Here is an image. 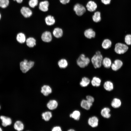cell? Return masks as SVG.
<instances>
[{
    "label": "cell",
    "mask_w": 131,
    "mask_h": 131,
    "mask_svg": "<svg viewBox=\"0 0 131 131\" xmlns=\"http://www.w3.org/2000/svg\"><path fill=\"white\" fill-rule=\"evenodd\" d=\"M103 58V55L100 51L98 50L96 52L95 54L91 59L92 64L95 68H99L101 67Z\"/></svg>",
    "instance_id": "cell-1"
},
{
    "label": "cell",
    "mask_w": 131,
    "mask_h": 131,
    "mask_svg": "<svg viewBox=\"0 0 131 131\" xmlns=\"http://www.w3.org/2000/svg\"><path fill=\"white\" fill-rule=\"evenodd\" d=\"M90 62L89 58L86 57L83 54H81L76 60V63L78 66L81 68L87 67Z\"/></svg>",
    "instance_id": "cell-2"
},
{
    "label": "cell",
    "mask_w": 131,
    "mask_h": 131,
    "mask_svg": "<svg viewBox=\"0 0 131 131\" xmlns=\"http://www.w3.org/2000/svg\"><path fill=\"white\" fill-rule=\"evenodd\" d=\"M34 62L32 61H28L26 59L21 62L20 64V70L24 73H25L33 66Z\"/></svg>",
    "instance_id": "cell-3"
},
{
    "label": "cell",
    "mask_w": 131,
    "mask_h": 131,
    "mask_svg": "<svg viewBox=\"0 0 131 131\" xmlns=\"http://www.w3.org/2000/svg\"><path fill=\"white\" fill-rule=\"evenodd\" d=\"M128 49V47L126 44L118 42L115 44L114 51L116 53L121 54L126 52Z\"/></svg>",
    "instance_id": "cell-4"
},
{
    "label": "cell",
    "mask_w": 131,
    "mask_h": 131,
    "mask_svg": "<svg viewBox=\"0 0 131 131\" xmlns=\"http://www.w3.org/2000/svg\"><path fill=\"white\" fill-rule=\"evenodd\" d=\"M73 9L75 14L79 16L83 15L86 11L85 7L79 3H77L74 5Z\"/></svg>",
    "instance_id": "cell-5"
},
{
    "label": "cell",
    "mask_w": 131,
    "mask_h": 131,
    "mask_svg": "<svg viewBox=\"0 0 131 131\" xmlns=\"http://www.w3.org/2000/svg\"><path fill=\"white\" fill-rule=\"evenodd\" d=\"M21 15L25 18L30 17L32 15L33 12L30 7L25 6L22 7L20 10Z\"/></svg>",
    "instance_id": "cell-6"
},
{
    "label": "cell",
    "mask_w": 131,
    "mask_h": 131,
    "mask_svg": "<svg viewBox=\"0 0 131 131\" xmlns=\"http://www.w3.org/2000/svg\"><path fill=\"white\" fill-rule=\"evenodd\" d=\"M85 7L88 11L90 12H93L96 10L97 8V5L94 1L90 0L88 2Z\"/></svg>",
    "instance_id": "cell-7"
},
{
    "label": "cell",
    "mask_w": 131,
    "mask_h": 131,
    "mask_svg": "<svg viewBox=\"0 0 131 131\" xmlns=\"http://www.w3.org/2000/svg\"><path fill=\"white\" fill-rule=\"evenodd\" d=\"M83 34L85 37L88 39L95 38L96 34V32L91 28L85 29L84 32Z\"/></svg>",
    "instance_id": "cell-8"
},
{
    "label": "cell",
    "mask_w": 131,
    "mask_h": 131,
    "mask_svg": "<svg viewBox=\"0 0 131 131\" xmlns=\"http://www.w3.org/2000/svg\"><path fill=\"white\" fill-rule=\"evenodd\" d=\"M41 38L42 41L44 42H50L52 39V33L50 31H46L41 34Z\"/></svg>",
    "instance_id": "cell-9"
},
{
    "label": "cell",
    "mask_w": 131,
    "mask_h": 131,
    "mask_svg": "<svg viewBox=\"0 0 131 131\" xmlns=\"http://www.w3.org/2000/svg\"><path fill=\"white\" fill-rule=\"evenodd\" d=\"M123 64V63L122 60L117 59L115 60L112 63L111 67L113 71H116L122 67Z\"/></svg>",
    "instance_id": "cell-10"
},
{
    "label": "cell",
    "mask_w": 131,
    "mask_h": 131,
    "mask_svg": "<svg viewBox=\"0 0 131 131\" xmlns=\"http://www.w3.org/2000/svg\"><path fill=\"white\" fill-rule=\"evenodd\" d=\"M49 3L47 0L41 1L39 3L38 8L41 11L44 12L47 11L49 10Z\"/></svg>",
    "instance_id": "cell-11"
},
{
    "label": "cell",
    "mask_w": 131,
    "mask_h": 131,
    "mask_svg": "<svg viewBox=\"0 0 131 131\" xmlns=\"http://www.w3.org/2000/svg\"><path fill=\"white\" fill-rule=\"evenodd\" d=\"M89 125L93 128L98 126V119L96 116H94L90 117L88 120Z\"/></svg>",
    "instance_id": "cell-12"
},
{
    "label": "cell",
    "mask_w": 131,
    "mask_h": 131,
    "mask_svg": "<svg viewBox=\"0 0 131 131\" xmlns=\"http://www.w3.org/2000/svg\"><path fill=\"white\" fill-rule=\"evenodd\" d=\"M52 34L56 38H60L63 35V31L61 28L59 27H55L53 30Z\"/></svg>",
    "instance_id": "cell-13"
},
{
    "label": "cell",
    "mask_w": 131,
    "mask_h": 131,
    "mask_svg": "<svg viewBox=\"0 0 131 131\" xmlns=\"http://www.w3.org/2000/svg\"><path fill=\"white\" fill-rule=\"evenodd\" d=\"M0 118L2 122V125L4 127H6L10 125L12 122L11 119L9 117L2 115Z\"/></svg>",
    "instance_id": "cell-14"
},
{
    "label": "cell",
    "mask_w": 131,
    "mask_h": 131,
    "mask_svg": "<svg viewBox=\"0 0 131 131\" xmlns=\"http://www.w3.org/2000/svg\"><path fill=\"white\" fill-rule=\"evenodd\" d=\"M45 21L47 25L50 26L53 25L55 24V20L54 16L49 15L45 17Z\"/></svg>",
    "instance_id": "cell-15"
},
{
    "label": "cell",
    "mask_w": 131,
    "mask_h": 131,
    "mask_svg": "<svg viewBox=\"0 0 131 131\" xmlns=\"http://www.w3.org/2000/svg\"><path fill=\"white\" fill-rule=\"evenodd\" d=\"M41 92L44 96H47L52 92V90L49 86L45 85L41 87Z\"/></svg>",
    "instance_id": "cell-16"
},
{
    "label": "cell",
    "mask_w": 131,
    "mask_h": 131,
    "mask_svg": "<svg viewBox=\"0 0 131 131\" xmlns=\"http://www.w3.org/2000/svg\"><path fill=\"white\" fill-rule=\"evenodd\" d=\"M111 41L108 39H105L103 40L101 44V46L104 49H107L110 48L112 45Z\"/></svg>",
    "instance_id": "cell-17"
},
{
    "label": "cell",
    "mask_w": 131,
    "mask_h": 131,
    "mask_svg": "<svg viewBox=\"0 0 131 131\" xmlns=\"http://www.w3.org/2000/svg\"><path fill=\"white\" fill-rule=\"evenodd\" d=\"M112 62L111 59L109 57H105L103 58L102 65L105 68L109 69L111 66Z\"/></svg>",
    "instance_id": "cell-18"
},
{
    "label": "cell",
    "mask_w": 131,
    "mask_h": 131,
    "mask_svg": "<svg viewBox=\"0 0 131 131\" xmlns=\"http://www.w3.org/2000/svg\"><path fill=\"white\" fill-rule=\"evenodd\" d=\"M92 17L94 22L97 23L100 22L101 20V12L98 11L94 12Z\"/></svg>",
    "instance_id": "cell-19"
},
{
    "label": "cell",
    "mask_w": 131,
    "mask_h": 131,
    "mask_svg": "<svg viewBox=\"0 0 131 131\" xmlns=\"http://www.w3.org/2000/svg\"><path fill=\"white\" fill-rule=\"evenodd\" d=\"M110 110L109 108L105 107L101 110V114L103 117L106 118H108L111 116V114L110 113Z\"/></svg>",
    "instance_id": "cell-20"
},
{
    "label": "cell",
    "mask_w": 131,
    "mask_h": 131,
    "mask_svg": "<svg viewBox=\"0 0 131 131\" xmlns=\"http://www.w3.org/2000/svg\"><path fill=\"white\" fill-rule=\"evenodd\" d=\"M92 105V103L89 102L87 100H82L80 103L81 106L82 108L87 110H89Z\"/></svg>",
    "instance_id": "cell-21"
},
{
    "label": "cell",
    "mask_w": 131,
    "mask_h": 131,
    "mask_svg": "<svg viewBox=\"0 0 131 131\" xmlns=\"http://www.w3.org/2000/svg\"><path fill=\"white\" fill-rule=\"evenodd\" d=\"M47 106L49 109L53 110L57 108L58 106V103L56 100H51L47 103Z\"/></svg>",
    "instance_id": "cell-22"
},
{
    "label": "cell",
    "mask_w": 131,
    "mask_h": 131,
    "mask_svg": "<svg viewBox=\"0 0 131 131\" xmlns=\"http://www.w3.org/2000/svg\"><path fill=\"white\" fill-rule=\"evenodd\" d=\"M16 39L17 41L20 43H24L26 41V36L25 34L22 32L19 33L16 35Z\"/></svg>",
    "instance_id": "cell-23"
},
{
    "label": "cell",
    "mask_w": 131,
    "mask_h": 131,
    "mask_svg": "<svg viewBox=\"0 0 131 131\" xmlns=\"http://www.w3.org/2000/svg\"><path fill=\"white\" fill-rule=\"evenodd\" d=\"M104 89L106 90L110 91L114 88L113 83L110 81H107L105 82L103 85Z\"/></svg>",
    "instance_id": "cell-24"
},
{
    "label": "cell",
    "mask_w": 131,
    "mask_h": 131,
    "mask_svg": "<svg viewBox=\"0 0 131 131\" xmlns=\"http://www.w3.org/2000/svg\"><path fill=\"white\" fill-rule=\"evenodd\" d=\"M26 44L28 47H33L36 45V41L33 37H30L28 38L26 41Z\"/></svg>",
    "instance_id": "cell-25"
},
{
    "label": "cell",
    "mask_w": 131,
    "mask_h": 131,
    "mask_svg": "<svg viewBox=\"0 0 131 131\" xmlns=\"http://www.w3.org/2000/svg\"><path fill=\"white\" fill-rule=\"evenodd\" d=\"M101 79L99 78L96 76L93 77L91 81L92 86L96 87L99 86L101 84Z\"/></svg>",
    "instance_id": "cell-26"
},
{
    "label": "cell",
    "mask_w": 131,
    "mask_h": 131,
    "mask_svg": "<svg viewBox=\"0 0 131 131\" xmlns=\"http://www.w3.org/2000/svg\"><path fill=\"white\" fill-rule=\"evenodd\" d=\"M24 126L23 123L19 121H16L14 125V129L17 131H22L24 129Z\"/></svg>",
    "instance_id": "cell-27"
},
{
    "label": "cell",
    "mask_w": 131,
    "mask_h": 131,
    "mask_svg": "<svg viewBox=\"0 0 131 131\" xmlns=\"http://www.w3.org/2000/svg\"><path fill=\"white\" fill-rule=\"evenodd\" d=\"M121 104V101L120 99L117 98H115L112 100L111 105L113 107L116 108L119 107Z\"/></svg>",
    "instance_id": "cell-28"
},
{
    "label": "cell",
    "mask_w": 131,
    "mask_h": 131,
    "mask_svg": "<svg viewBox=\"0 0 131 131\" xmlns=\"http://www.w3.org/2000/svg\"><path fill=\"white\" fill-rule=\"evenodd\" d=\"M80 112L78 110H75L70 114V116L76 120L78 121L80 119Z\"/></svg>",
    "instance_id": "cell-29"
},
{
    "label": "cell",
    "mask_w": 131,
    "mask_h": 131,
    "mask_svg": "<svg viewBox=\"0 0 131 131\" xmlns=\"http://www.w3.org/2000/svg\"><path fill=\"white\" fill-rule=\"evenodd\" d=\"M90 82V80L87 77H82L80 82V85L83 87L87 86Z\"/></svg>",
    "instance_id": "cell-30"
},
{
    "label": "cell",
    "mask_w": 131,
    "mask_h": 131,
    "mask_svg": "<svg viewBox=\"0 0 131 131\" xmlns=\"http://www.w3.org/2000/svg\"><path fill=\"white\" fill-rule=\"evenodd\" d=\"M42 119L46 121H49L52 117L51 112L49 111H46L42 114Z\"/></svg>",
    "instance_id": "cell-31"
},
{
    "label": "cell",
    "mask_w": 131,
    "mask_h": 131,
    "mask_svg": "<svg viewBox=\"0 0 131 131\" xmlns=\"http://www.w3.org/2000/svg\"><path fill=\"white\" fill-rule=\"evenodd\" d=\"M58 65L61 68H65L68 65V63L66 60L62 59L60 60L58 62Z\"/></svg>",
    "instance_id": "cell-32"
},
{
    "label": "cell",
    "mask_w": 131,
    "mask_h": 131,
    "mask_svg": "<svg viewBox=\"0 0 131 131\" xmlns=\"http://www.w3.org/2000/svg\"><path fill=\"white\" fill-rule=\"evenodd\" d=\"M38 0H29L28 4L29 7L31 8H34L38 5Z\"/></svg>",
    "instance_id": "cell-33"
},
{
    "label": "cell",
    "mask_w": 131,
    "mask_h": 131,
    "mask_svg": "<svg viewBox=\"0 0 131 131\" xmlns=\"http://www.w3.org/2000/svg\"><path fill=\"white\" fill-rule=\"evenodd\" d=\"M9 4V0H0V7L2 8H6L8 6Z\"/></svg>",
    "instance_id": "cell-34"
},
{
    "label": "cell",
    "mask_w": 131,
    "mask_h": 131,
    "mask_svg": "<svg viewBox=\"0 0 131 131\" xmlns=\"http://www.w3.org/2000/svg\"><path fill=\"white\" fill-rule=\"evenodd\" d=\"M124 41L126 45H131V34L126 35L124 38Z\"/></svg>",
    "instance_id": "cell-35"
},
{
    "label": "cell",
    "mask_w": 131,
    "mask_h": 131,
    "mask_svg": "<svg viewBox=\"0 0 131 131\" xmlns=\"http://www.w3.org/2000/svg\"><path fill=\"white\" fill-rule=\"evenodd\" d=\"M86 100L89 102L93 103L94 101V98L92 96L88 95L86 96Z\"/></svg>",
    "instance_id": "cell-36"
},
{
    "label": "cell",
    "mask_w": 131,
    "mask_h": 131,
    "mask_svg": "<svg viewBox=\"0 0 131 131\" xmlns=\"http://www.w3.org/2000/svg\"><path fill=\"white\" fill-rule=\"evenodd\" d=\"M111 0H101V2L104 4L107 5L110 4Z\"/></svg>",
    "instance_id": "cell-37"
},
{
    "label": "cell",
    "mask_w": 131,
    "mask_h": 131,
    "mask_svg": "<svg viewBox=\"0 0 131 131\" xmlns=\"http://www.w3.org/2000/svg\"><path fill=\"white\" fill-rule=\"evenodd\" d=\"M52 131H61L62 130L61 127L59 126L54 127L52 130Z\"/></svg>",
    "instance_id": "cell-38"
},
{
    "label": "cell",
    "mask_w": 131,
    "mask_h": 131,
    "mask_svg": "<svg viewBox=\"0 0 131 131\" xmlns=\"http://www.w3.org/2000/svg\"><path fill=\"white\" fill-rule=\"evenodd\" d=\"M70 0H59L60 2L62 4L66 5L68 3Z\"/></svg>",
    "instance_id": "cell-39"
},
{
    "label": "cell",
    "mask_w": 131,
    "mask_h": 131,
    "mask_svg": "<svg viewBox=\"0 0 131 131\" xmlns=\"http://www.w3.org/2000/svg\"><path fill=\"white\" fill-rule=\"evenodd\" d=\"M68 131H75V130H74V129H69V130H68Z\"/></svg>",
    "instance_id": "cell-40"
},
{
    "label": "cell",
    "mask_w": 131,
    "mask_h": 131,
    "mask_svg": "<svg viewBox=\"0 0 131 131\" xmlns=\"http://www.w3.org/2000/svg\"><path fill=\"white\" fill-rule=\"evenodd\" d=\"M1 14L0 13V20L1 19Z\"/></svg>",
    "instance_id": "cell-41"
},
{
    "label": "cell",
    "mask_w": 131,
    "mask_h": 131,
    "mask_svg": "<svg viewBox=\"0 0 131 131\" xmlns=\"http://www.w3.org/2000/svg\"><path fill=\"white\" fill-rule=\"evenodd\" d=\"M2 131V129L0 127V131Z\"/></svg>",
    "instance_id": "cell-42"
},
{
    "label": "cell",
    "mask_w": 131,
    "mask_h": 131,
    "mask_svg": "<svg viewBox=\"0 0 131 131\" xmlns=\"http://www.w3.org/2000/svg\"><path fill=\"white\" fill-rule=\"evenodd\" d=\"M14 0V1H16V0Z\"/></svg>",
    "instance_id": "cell-43"
},
{
    "label": "cell",
    "mask_w": 131,
    "mask_h": 131,
    "mask_svg": "<svg viewBox=\"0 0 131 131\" xmlns=\"http://www.w3.org/2000/svg\"><path fill=\"white\" fill-rule=\"evenodd\" d=\"M0 108H1V107H0Z\"/></svg>",
    "instance_id": "cell-44"
},
{
    "label": "cell",
    "mask_w": 131,
    "mask_h": 131,
    "mask_svg": "<svg viewBox=\"0 0 131 131\" xmlns=\"http://www.w3.org/2000/svg\"><path fill=\"white\" fill-rule=\"evenodd\" d=\"M93 1H94V0H93Z\"/></svg>",
    "instance_id": "cell-45"
},
{
    "label": "cell",
    "mask_w": 131,
    "mask_h": 131,
    "mask_svg": "<svg viewBox=\"0 0 131 131\" xmlns=\"http://www.w3.org/2000/svg\"></svg>",
    "instance_id": "cell-46"
}]
</instances>
